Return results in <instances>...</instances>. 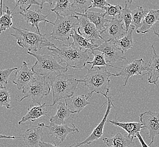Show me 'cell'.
Masks as SVG:
<instances>
[{"instance_id":"1","label":"cell","mask_w":159,"mask_h":147,"mask_svg":"<svg viewBox=\"0 0 159 147\" xmlns=\"http://www.w3.org/2000/svg\"><path fill=\"white\" fill-rule=\"evenodd\" d=\"M85 76L82 79H77V82H82L89 90L87 99L92 96L93 93L103 95L107 98V95L110 90V79L111 76L116 77L108 71L107 67H98L96 69H89Z\"/></svg>"},{"instance_id":"2","label":"cell","mask_w":159,"mask_h":147,"mask_svg":"<svg viewBox=\"0 0 159 147\" xmlns=\"http://www.w3.org/2000/svg\"><path fill=\"white\" fill-rule=\"evenodd\" d=\"M48 50L60 59V64L65 63L67 68L82 69L90 58L88 51L80 49L70 43L69 45L61 44L59 46L49 47Z\"/></svg>"},{"instance_id":"3","label":"cell","mask_w":159,"mask_h":147,"mask_svg":"<svg viewBox=\"0 0 159 147\" xmlns=\"http://www.w3.org/2000/svg\"><path fill=\"white\" fill-rule=\"evenodd\" d=\"M27 53L36 59V62L31 68L37 75L47 79L65 74L68 71L67 66H62L57 59V56L49 52L45 54H36L28 51Z\"/></svg>"},{"instance_id":"4","label":"cell","mask_w":159,"mask_h":147,"mask_svg":"<svg viewBox=\"0 0 159 147\" xmlns=\"http://www.w3.org/2000/svg\"><path fill=\"white\" fill-rule=\"evenodd\" d=\"M13 29L15 33L11 34V36L17 40V44L23 48L27 49L28 52H36L43 48H52L55 46L46 39V35L31 32L27 29L23 30L16 27H13Z\"/></svg>"},{"instance_id":"5","label":"cell","mask_w":159,"mask_h":147,"mask_svg":"<svg viewBox=\"0 0 159 147\" xmlns=\"http://www.w3.org/2000/svg\"><path fill=\"white\" fill-rule=\"evenodd\" d=\"M52 91V106L62 99L74 96L79 84L73 75L62 74L57 77L48 79Z\"/></svg>"},{"instance_id":"6","label":"cell","mask_w":159,"mask_h":147,"mask_svg":"<svg viewBox=\"0 0 159 147\" xmlns=\"http://www.w3.org/2000/svg\"><path fill=\"white\" fill-rule=\"evenodd\" d=\"M54 23L50 38L52 40L69 41L70 37L76 30V27L79 26V16L64 17L57 14V18Z\"/></svg>"},{"instance_id":"7","label":"cell","mask_w":159,"mask_h":147,"mask_svg":"<svg viewBox=\"0 0 159 147\" xmlns=\"http://www.w3.org/2000/svg\"><path fill=\"white\" fill-rule=\"evenodd\" d=\"M34 77L22 89L23 97L19 100L21 102L25 98H30L34 103L41 105L43 98L49 95L51 87L48 79L37 75Z\"/></svg>"},{"instance_id":"8","label":"cell","mask_w":159,"mask_h":147,"mask_svg":"<svg viewBox=\"0 0 159 147\" xmlns=\"http://www.w3.org/2000/svg\"><path fill=\"white\" fill-rule=\"evenodd\" d=\"M124 23L117 18H112L107 22L105 29L101 32L104 42L120 40L125 36L127 31L124 27Z\"/></svg>"},{"instance_id":"9","label":"cell","mask_w":159,"mask_h":147,"mask_svg":"<svg viewBox=\"0 0 159 147\" xmlns=\"http://www.w3.org/2000/svg\"><path fill=\"white\" fill-rule=\"evenodd\" d=\"M94 51H98L102 53L104 55L105 60L107 63H115L123 60L127 61L124 53L121 49L117 46L114 40L104 42L101 45L94 49Z\"/></svg>"},{"instance_id":"10","label":"cell","mask_w":159,"mask_h":147,"mask_svg":"<svg viewBox=\"0 0 159 147\" xmlns=\"http://www.w3.org/2000/svg\"><path fill=\"white\" fill-rule=\"evenodd\" d=\"M139 117L144 129H147L149 132V138L151 140L148 145L150 147L153 143L155 138L159 135V111L155 113L148 110L141 113Z\"/></svg>"},{"instance_id":"11","label":"cell","mask_w":159,"mask_h":147,"mask_svg":"<svg viewBox=\"0 0 159 147\" xmlns=\"http://www.w3.org/2000/svg\"><path fill=\"white\" fill-rule=\"evenodd\" d=\"M79 29L81 34L85 36L86 40H88L93 44L97 45V43H99L100 45L104 43L99 32L95 27V25L89 21L88 19L83 17L79 16Z\"/></svg>"},{"instance_id":"12","label":"cell","mask_w":159,"mask_h":147,"mask_svg":"<svg viewBox=\"0 0 159 147\" xmlns=\"http://www.w3.org/2000/svg\"><path fill=\"white\" fill-rule=\"evenodd\" d=\"M15 14H20L23 16L27 25H31L32 29H34V27H36V32L38 34H41L39 26L40 22H43V27L45 26V23H49L52 25L54 24L53 22L49 21L46 19L48 15L44 16L40 9L36 10L22 9L20 12H16L13 15H15Z\"/></svg>"},{"instance_id":"13","label":"cell","mask_w":159,"mask_h":147,"mask_svg":"<svg viewBox=\"0 0 159 147\" xmlns=\"http://www.w3.org/2000/svg\"><path fill=\"white\" fill-rule=\"evenodd\" d=\"M143 59L140 58L138 59L134 60L131 63L126 65L124 67H120L117 69L121 70L119 73L116 72V77L121 76L124 78V87H125L128 82L129 79L134 75H141L143 71H144V69Z\"/></svg>"},{"instance_id":"14","label":"cell","mask_w":159,"mask_h":147,"mask_svg":"<svg viewBox=\"0 0 159 147\" xmlns=\"http://www.w3.org/2000/svg\"><path fill=\"white\" fill-rule=\"evenodd\" d=\"M111 99H112L111 97H107V107L106 113L104 114V116H103L102 120L101 121V122L99 123V124L97 126V127L93 131L92 134L90 135V136H89V137L83 142H81L80 143H77L76 145L73 144L70 147H78L81 145H85V144H91L93 141L98 140V139H99L102 136L103 134L104 125L107 122V118H108L109 114L110 113L112 107H115V106L113 104L112 101Z\"/></svg>"},{"instance_id":"15","label":"cell","mask_w":159,"mask_h":147,"mask_svg":"<svg viewBox=\"0 0 159 147\" xmlns=\"http://www.w3.org/2000/svg\"><path fill=\"white\" fill-rule=\"evenodd\" d=\"M28 64L26 62H23L21 67L18 69L12 79V82L16 84L19 90H22L25 86L30 83L34 78V71L28 68Z\"/></svg>"},{"instance_id":"16","label":"cell","mask_w":159,"mask_h":147,"mask_svg":"<svg viewBox=\"0 0 159 147\" xmlns=\"http://www.w3.org/2000/svg\"><path fill=\"white\" fill-rule=\"evenodd\" d=\"M43 125L42 123L37 126H32L23 134L21 140H24L28 147H39L42 140Z\"/></svg>"},{"instance_id":"17","label":"cell","mask_w":159,"mask_h":147,"mask_svg":"<svg viewBox=\"0 0 159 147\" xmlns=\"http://www.w3.org/2000/svg\"><path fill=\"white\" fill-rule=\"evenodd\" d=\"M73 127H69L67 124H63L61 125H56L50 122L49 126L43 125V127H46L49 130V134L55 137L56 139H59L60 142L58 145L63 142L66 138L70 133L79 132V129L76 128L74 124H72Z\"/></svg>"},{"instance_id":"18","label":"cell","mask_w":159,"mask_h":147,"mask_svg":"<svg viewBox=\"0 0 159 147\" xmlns=\"http://www.w3.org/2000/svg\"><path fill=\"white\" fill-rule=\"evenodd\" d=\"M153 55L148 63L145 64L144 71H147L148 78V82L150 84H155L157 87V82L159 78V55L156 54L153 45H151Z\"/></svg>"},{"instance_id":"19","label":"cell","mask_w":159,"mask_h":147,"mask_svg":"<svg viewBox=\"0 0 159 147\" xmlns=\"http://www.w3.org/2000/svg\"><path fill=\"white\" fill-rule=\"evenodd\" d=\"M52 107V105H47L46 103L38 105H31L30 108L28 109L27 114L22 118L21 121L19 122V125L27 122H34L36 120L42 116H46L49 118V116H48L49 110L46 109V107Z\"/></svg>"},{"instance_id":"20","label":"cell","mask_w":159,"mask_h":147,"mask_svg":"<svg viewBox=\"0 0 159 147\" xmlns=\"http://www.w3.org/2000/svg\"><path fill=\"white\" fill-rule=\"evenodd\" d=\"M64 100L72 114L80 113L84 107L90 104L88 101L87 95H74Z\"/></svg>"},{"instance_id":"21","label":"cell","mask_w":159,"mask_h":147,"mask_svg":"<svg viewBox=\"0 0 159 147\" xmlns=\"http://www.w3.org/2000/svg\"><path fill=\"white\" fill-rule=\"evenodd\" d=\"M107 122L122 128L128 134V136L133 139L137 138V134L144 129L141 122H120L116 119L114 121L107 120Z\"/></svg>"},{"instance_id":"22","label":"cell","mask_w":159,"mask_h":147,"mask_svg":"<svg viewBox=\"0 0 159 147\" xmlns=\"http://www.w3.org/2000/svg\"><path fill=\"white\" fill-rule=\"evenodd\" d=\"M77 16H83L88 19L93 25H95V27L100 34L105 29L106 23L109 21L108 19L105 18L106 15L104 12L101 13L88 11L84 14H77Z\"/></svg>"},{"instance_id":"23","label":"cell","mask_w":159,"mask_h":147,"mask_svg":"<svg viewBox=\"0 0 159 147\" xmlns=\"http://www.w3.org/2000/svg\"><path fill=\"white\" fill-rule=\"evenodd\" d=\"M70 111L68 109L67 105L65 100L64 102L61 101L58 102L57 107V113L55 116L49 118L50 122L56 125H61L65 124V120L68 118L70 115Z\"/></svg>"},{"instance_id":"24","label":"cell","mask_w":159,"mask_h":147,"mask_svg":"<svg viewBox=\"0 0 159 147\" xmlns=\"http://www.w3.org/2000/svg\"><path fill=\"white\" fill-rule=\"evenodd\" d=\"M159 21V9H150L144 17L141 27L136 30L137 34H146L153 27V25Z\"/></svg>"},{"instance_id":"25","label":"cell","mask_w":159,"mask_h":147,"mask_svg":"<svg viewBox=\"0 0 159 147\" xmlns=\"http://www.w3.org/2000/svg\"><path fill=\"white\" fill-rule=\"evenodd\" d=\"M133 138L125 136L121 133H117L112 138H103V141L109 147H126L133 144Z\"/></svg>"},{"instance_id":"26","label":"cell","mask_w":159,"mask_h":147,"mask_svg":"<svg viewBox=\"0 0 159 147\" xmlns=\"http://www.w3.org/2000/svg\"><path fill=\"white\" fill-rule=\"evenodd\" d=\"M73 0L55 1L54 7L51 9L52 12L56 14L67 17L70 16H76L72 11Z\"/></svg>"},{"instance_id":"27","label":"cell","mask_w":159,"mask_h":147,"mask_svg":"<svg viewBox=\"0 0 159 147\" xmlns=\"http://www.w3.org/2000/svg\"><path fill=\"white\" fill-rule=\"evenodd\" d=\"M71 37L74 40V41L72 44L74 46H76L80 49L87 50L91 53L94 51V49L99 46L98 45L92 44L88 40H86L85 37L83 36L81 34H78L77 31L76 30L71 36Z\"/></svg>"},{"instance_id":"28","label":"cell","mask_w":159,"mask_h":147,"mask_svg":"<svg viewBox=\"0 0 159 147\" xmlns=\"http://www.w3.org/2000/svg\"><path fill=\"white\" fill-rule=\"evenodd\" d=\"M134 30V27L130 26L125 36L120 40H114L116 45L122 50L124 53L126 52L129 49H132L134 46L133 32Z\"/></svg>"},{"instance_id":"29","label":"cell","mask_w":159,"mask_h":147,"mask_svg":"<svg viewBox=\"0 0 159 147\" xmlns=\"http://www.w3.org/2000/svg\"><path fill=\"white\" fill-rule=\"evenodd\" d=\"M150 9L143 8L142 6H137L135 9L132 10V21L130 26L137 30L141 27L144 17L149 12Z\"/></svg>"},{"instance_id":"30","label":"cell","mask_w":159,"mask_h":147,"mask_svg":"<svg viewBox=\"0 0 159 147\" xmlns=\"http://www.w3.org/2000/svg\"><path fill=\"white\" fill-rule=\"evenodd\" d=\"M133 2L132 0H128L125 1V5L122 9L121 12L118 16V19L124 21L126 31L128 32L131 25L132 21V10L130 8L131 4Z\"/></svg>"},{"instance_id":"31","label":"cell","mask_w":159,"mask_h":147,"mask_svg":"<svg viewBox=\"0 0 159 147\" xmlns=\"http://www.w3.org/2000/svg\"><path fill=\"white\" fill-rule=\"evenodd\" d=\"M92 0H73L72 11L74 14H84L92 8Z\"/></svg>"},{"instance_id":"32","label":"cell","mask_w":159,"mask_h":147,"mask_svg":"<svg viewBox=\"0 0 159 147\" xmlns=\"http://www.w3.org/2000/svg\"><path fill=\"white\" fill-rule=\"evenodd\" d=\"M6 8V11H3L2 15L0 17V34L10 29L12 25L11 10L7 6Z\"/></svg>"},{"instance_id":"33","label":"cell","mask_w":159,"mask_h":147,"mask_svg":"<svg viewBox=\"0 0 159 147\" xmlns=\"http://www.w3.org/2000/svg\"><path fill=\"white\" fill-rule=\"evenodd\" d=\"M92 54L94 55V59L92 61L87 62L86 64H92L91 70H93L95 66L98 67H111L113 68H118V67L114 66L112 64H109L106 62L104 56L102 53H99L97 51H93Z\"/></svg>"},{"instance_id":"34","label":"cell","mask_w":159,"mask_h":147,"mask_svg":"<svg viewBox=\"0 0 159 147\" xmlns=\"http://www.w3.org/2000/svg\"><path fill=\"white\" fill-rule=\"evenodd\" d=\"M10 101L11 96L6 86H0V107H5L7 109H11Z\"/></svg>"},{"instance_id":"35","label":"cell","mask_w":159,"mask_h":147,"mask_svg":"<svg viewBox=\"0 0 159 147\" xmlns=\"http://www.w3.org/2000/svg\"><path fill=\"white\" fill-rule=\"evenodd\" d=\"M122 7L119 5H112L108 3L105 9L104 14L106 16H111L112 18H115V17L118 15L119 16L122 11Z\"/></svg>"},{"instance_id":"36","label":"cell","mask_w":159,"mask_h":147,"mask_svg":"<svg viewBox=\"0 0 159 147\" xmlns=\"http://www.w3.org/2000/svg\"><path fill=\"white\" fill-rule=\"evenodd\" d=\"M18 69V68H15L0 70V86H6L9 79L10 74L14 71L17 70Z\"/></svg>"},{"instance_id":"37","label":"cell","mask_w":159,"mask_h":147,"mask_svg":"<svg viewBox=\"0 0 159 147\" xmlns=\"http://www.w3.org/2000/svg\"><path fill=\"white\" fill-rule=\"evenodd\" d=\"M16 2V6L14 7L13 10H15L16 7L20 6V10L29 9L32 5H36L38 6L41 5L40 2L36 0H15Z\"/></svg>"},{"instance_id":"38","label":"cell","mask_w":159,"mask_h":147,"mask_svg":"<svg viewBox=\"0 0 159 147\" xmlns=\"http://www.w3.org/2000/svg\"><path fill=\"white\" fill-rule=\"evenodd\" d=\"M92 7L99 8L102 10H105L106 7L108 4V2L105 0H101V1L92 0Z\"/></svg>"},{"instance_id":"39","label":"cell","mask_w":159,"mask_h":147,"mask_svg":"<svg viewBox=\"0 0 159 147\" xmlns=\"http://www.w3.org/2000/svg\"><path fill=\"white\" fill-rule=\"evenodd\" d=\"M40 147H59L58 145H56L55 144H51L49 143H45L41 141L39 144Z\"/></svg>"},{"instance_id":"40","label":"cell","mask_w":159,"mask_h":147,"mask_svg":"<svg viewBox=\"0 0 159 147\" xmlns=\"http://www.w3.org/2000/svg\"><path fill=\"white\" fill-rule=\"evenodd\" d=\"M137 138H138L139 141L141 143L142 147H150L145 143V141H144L143 138H142V136L140 134V133H138L137 134Z\"/></svg>"},{"instance_id":"41","label":"cell","mask_w":159,"mask_h":147,"mask_svg":"<svg viewBox=\"0 0 159 147\" xmlns=\"http://www.w3.org/2000/svg\"><path fill=\"white\" fill-rule=\"evenodd\" d=\"M53 2H55V1H52V0H42L41 1V5H40V10L43 9V4L45 3H49L50 6H51L52 5V3Z\"/></svg>"},{"instance_id":"42","label":"cell","mask_w":159,"mask_h":147,"mask_svg":"<svg viewBox=\"0 0 159 147\" xmlns=\"http://www.w3.org/2000/svg\"><path fill=\"white\" fill-rule=\"evenodd\" d=\"M19 139L22 140L21 137H16L13 136H6V135H2L0 134V139Z\"/></svg>"},{"instance_id":"43","label":"cell","mask_w":159,"mask_h":147,"mask_svg":"<svg viewBox=\"0 0 159 147\" xmlns=\"http://www.w3.org/2000/svg\"><path fill=\"white\" fill-rule=\"evenodd\" d=\"M2 0H0V17L2 15L3 10H2Z\"/></svg>"},{"instance_id":"44","label":"cell","mask_w":159,"mask_h":147,"mask_svg":"<svg viewBox=\"0 0 159 147\" xmlns=\"http://www.w3.org/2000/svg\"><path fill=\"white\" fill-rule=\"evenodd\" d=\"M153 32H154V34H155L156 35V36H157V37L159 38V34H158V33H157L156 32V31H155V28L153 27Z\"/></svg>"}]
</instances>
